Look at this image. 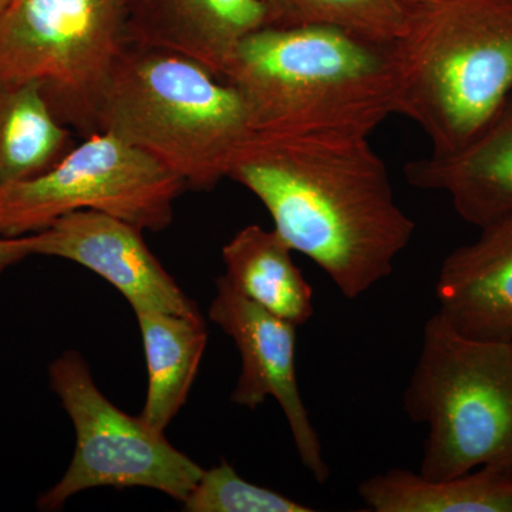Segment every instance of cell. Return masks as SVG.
Wrapping results in <instances>:
<instances>
[{
    "instance_id": "cell-1",
    "label": "cell",
    "mask_w": 512,
    "mask_h": 512,
    "mask_svg": "<svg viewBox=\"0 0 512 512\" xmlns=\"http://www.w3.org/2000/svg\"><path fill=\"white\" fill-rule=\"evenodd\" d=\"M228 178L264 204L286 244L349 301L390 276L416 225L369 137L255 133Z\"/></svg>"
},
{
    "instance_id": "cell-2",
    "label": "cell",
    "mask_w": 512,
    "mask_h": 512,
    "mask_svg": "<svg viewBox=\"0 0 512 512\" xmlns=\"http://www.w3.org/2000/svg\"><path fill=\"white\" fill-rule=\"evenodd\" d=\"M390 45L335 26H266L239 43L222 80L256 133L369 137L396 114Z\"/></svg>"
},
{
    "instance_id": "cell-3",
    "label": "cell",
    "mask_w": 512,
    "mask_h": 512,
    "mask_svg": "<svg viewBox=\"0 0 512 512\" xmlns=\"http://www.w3.org/2000/svg\"><path fill=\"white\" fill-rule=\"evenodd\" d=\"M396 114L429 137L431 154L467 146L512 97V0H407L390 45Z\"/></svg>"
},
{
    "instance_id": "cell-4",
    "label": "cell",
    "mask_w": 512,
    "mask_h": 512,
    "mask_svg": "<svg viewBox=\"0 0 512 512\" xmlns=\"http://www.w3.org/2000/svg\"><path fill=\"white\" fill-rule=\"evenodd\" d=\"M109 131L173 171L187 188L214 190L255 133L241 94L188 57L136 45L121 50L100 109Z\"/></svg>"
},
{
    "instance_id": "cell-5",
    "label": "cell",
    "mask_w": 512,
    "mask_h": 512,
    "mask_svg": "<svg viewBox=\"0 0 512 512\" xmlns=\"http://www.w3.org/2000/svg\"><path fill=\"white\" fill-rule=\"evenodd\" d=\"M403 409L427 426L421 476L512 470V342L470 338L439 312L423 329Z\"/></svg>"
},
{
    "instance_id": "cell-6",
    "label": "cell",
    "mask_w": 512,
    "mask_h": 512,
    "mask_svg": "<svg viewBox=\"0 0 512 512\" xmlns=\"http://www.w3.org/2000/svg\"><path fill=\"white\" fill-rule=\"evenodd\" d=\"M127 45V0H9L0 13V80L36 83L64 126L100 131L111 70Z\"/></svg>"
},
{
    "instance_id": "cell-7",
    "label": "cell",
    "mask_w": 512,
    "mask_h": 512,
    "mask_svg": "<svg viewBox=\"0 0 512 512\" xmlns=\"http://www.w3.org/2000/svg\"><path fill=\"white\" fill-rule=\"evenodd\" d=\"M187 185L153 157L109 131L83 138L46 173L0 188V237L45 231L77 211H101L161 232Z\"/></svg>"
},
{
    "instance_id": "cell-8",
    "label": "cell",
    "mask_w": 512,
    "mask_h": 512,
    "mask_svg": "<svg viewBox=\"0 0 512 512\" xmlns=\"http://www.w3.org/2000/svg\"><path fill=\"white\" fill-rule=\"evenodd\" d=\"M49 382L76 431L72 463L39 495V511H57L82 491L144 487L184 503L204 473L140 416L124 413L100 392L86 360L66 350L49 366Z\"/></svg>"
},
{
    "instance_id": "cell-9",
    "label": "cell",
    "mask_w": 512,
    "mask_h": 512,
    "mask_svg": "<svg viewBox=\"0 0 512 512\" xmlns=\"http://www.w3.org/2000/svg\"><path fill=\"white\" fill-rule=\"evenodd\" d=\"M215 285L217 293L208 315L234 340L242 360L232 403L254 410L274 397L288 421L303 467L319 484H325L330 470L296 376V326L235 291L224 275Z\"/></svg>"
},
{
    "instance_id": "cell-10",
    "label": "cell",
    "mask_w": 512,
    "mask_h": 512,
    "mask_svg": "<svg viewBox=\"0 0 512 512\" xmlns=\"http://www.w3.org/2000/svg\"><path fill=\"white\" fill-rule=\"evenodd\" d=\"M33 255L55 256L106 279L134 312L198 315L197 303L147 247L143 229L101 211H77L32 234Z\"/></svg>"
},
{
    "instance_id": "cell-11",
    "label": "cell",
    "mask_w": 512,
    "mask_h": 512,
    "mask_svg": "<svg viewBox=\"0 0 512 512\" xmlns=\"http://www.w3.org/2000/svg\"><path fill=\"white\" fill-rule=\"evenodd\" d=\"M266 26L261 0H127V45L188 57L220 79L239 43Z\"/></svg>"
},
{
    "instance_id": "cell-12",
    "label": "cell",
    "mask_w": 512,
    "mask_h": 512,
    "mask_svg": "<svg viewBox=\"0 0 512 512\" xmlns=\"http://www.w3.org/2000/svg\"><path fill=\"white\" fill-rule=\"evenodd\" d=\"M480 229L441 264L439 313L470 338L512 342V215Z\"/></svg>"
},
{
    "instance_id": "cell-13",
    "label": "cell",
    "mask_w": 512,
    "mask_h": 512,
    "mask_svg": "<svg viewBox=\"0 0 512 512\" xmlns=\"http://www.w3.org/2000/svg\"><path fill=\"white\" fill-rule=\"evenodd\" d=\"M407 183L446 192L468 224L484 228L512 215V99L473 141L450 154L407 161Z\"/></svg>"
},
{
    "instance_id": "cell-14",
    "label": "cell",
    "mask_w": 512,
    "mask_h": 512,
    "mask_svg": "<svg viewBox=\"0 0 512 512\" xmlns=\"http://www.w3.org/2000/svg\"><path fill=\"white\" fill-rule=\"evenodd\" d=\"M275 231L247 225L222 248L224 278L235 291L295 326L313 316V289Z\"/></svg>"
},
{
    "instance_id": "cell-15",
    "label": "cell",
    "mask_w": 512,
    "mask_h": 512,
    "mask_svg": "<svg viewBox=\"0 0 512 512\" xmlns=\"http://www.w3.org/2000/svg\"><path fill=\"white\" fill-rule=\"evenodd\" d=\"M359 495L375 512H512V470L485 466L430 480L394 468L362 481Z\"/></svg>"
},
{
    "instance_id": "cell-16",
    "label": "cell",
    "mask_w": 512,
    "mask_h": 512,
    "mask_svg": "<svg viewBox=\"0 0 512 512\" xmlns=\"http://www.w3.org/2000/svg\"><path fill=\"white\" fill-rule=\"evenodd\" d=\"M147 363V397L141 419L164 433L190 396L207 348L201 313H136Z\"/></svg>"
},
{
    "instance_id": "cell-17",
    "label": "cell",
    "mask_w": 512,
    "mask_h": 512,
    "mask_svg": "<svg viewBox=\"0 0 512 512\" xmlns=\"http://www.w3.org/2000/svg\"><path fill=\"white\" fill-rule=\"evenodd\" d=\"M73 147L36 83L0 80V188L46 173Z\"/></svg>"
},
{
    "instance_id": "cell-18",
    "label": "cell",
    "mask_w": 512,
    "mask_h": 512,
    "mask_svg": "<svg viewBox=\"0 0 512 512\" xmlns=\"http://www.w3.org/2000/svg\"><path fill=\"white\" fill-rule=\"evenodd\" d=\"M269 26H335L390 45L399 37L407 15V0H261Z\"/></svg>"
},
{
    "instance_id": "cell-19",
    "label": "cell",
    "mask_w": 512,
    "mask_h": 512,
    "mask_svg": "<svg viewBox=\"0 0 512 512\" xmlns=\"http://www.w3.org/2000/svg\"><path fill=\"white\" fill-rule=\"evenodd\" d=\"M190 512H312L308 505L276 491L259 487L238 476L227 461L204 470L194 490L185 498Z\"/></svg>"
},
{
    "instance_id": "cell-20",
    "label": "cell",
    "mask_w": 512,
    "mask_h": 512,
    "mask_svg": "<svg viewBox=\"0 0 512 512\" xmlns=\"http://www.w3.org/2000/svg\"><path fill=\"white\" fill-rule=\"evenodd\" d=\"M33 256L32 235L18 238L0 237V274L10 266Z\"/></svg>"
},
{
    "instance_id": "cell-21",
    "label": "cell",
    "mask_w": 512,
    "mask_h": 512,
    "mask_svg": "<svg viewBox=\"0 0 512 512\" xmlns=\"http://www.w3.org/2000/svg\"><path fill=\"white\" fill-rule=\"evenodd\" d=\"M9 0H0V13H2V10L6 8V5H8Z\"/></svg>"
},
{
    "instance_id": "cell-22",
    "label": "cell",
    "mask_w": 512,
    "mask_h": 512,
    "mask_svg": "<svg viewBox=\"0 0 512 512\" xmlns=\"http://www.w3.org/2000/svg\"><path fill=\"white\" fill-rule=\"evenodd\" d=\"M511 99H512V97H511Z\"/></svg>"
}]
</instances>
